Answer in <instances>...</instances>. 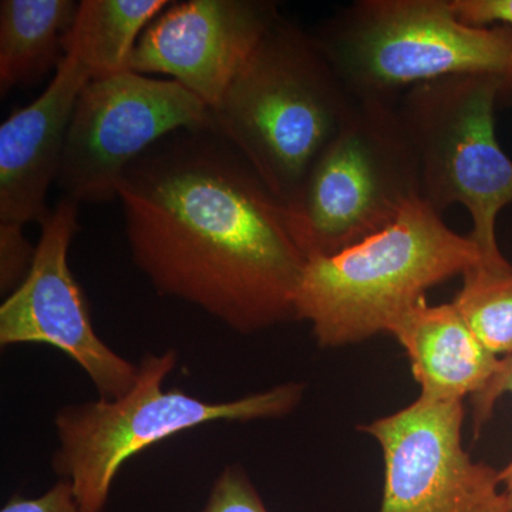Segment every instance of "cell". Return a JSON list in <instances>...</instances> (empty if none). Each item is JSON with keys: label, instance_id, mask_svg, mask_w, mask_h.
I'll use <instances>...</instances> for the list:
<instances>
[{"label": "cell", "instance_id": "cell-1", "mask_svg": "<svg viewBox=\"0 0 512 512\" xmlns=\"http://www.w3.org/2000/svg\"><path fill=\"white\" fill-rule=\"evenodd\" d=\"M134 264L173 296L239 333L295 319L306 259L291 215L215 130H181L119 184Z\"/></svg>", "mask_w": 512, "mask_h": 512}, {"label": "cell", "instance_id": "cell-2", "mask_svg": "<svg viewBox=\"0 0 512 512\" xmlns=\"http://www.w3.org/2000/svg\"><path fill=\"white\" fill-rule=\"evenodd\" d=\"M355 103L315 37L281 16L212 119L214 130L289 207Z\"/></svg>", "mask_w": 512, "mask_h": 512}, {"label": "cell", "instance_id": "cell-3", "mask_svg": "<svg viewBox=\"0 0 512 512\" xmlns=\"http://www.w3.org/2000/svg\"><path fill=\"white\" fill-rule=\"evenodd\" d=\"M480 261L470 237L414 198L389 227L336 254L306 261L295 319L311 323L323 348L390 333L433 286Z\"/></svg>", "mask_w": 512, "mask_h": 512}, {"label": "cell", "instance_id": "cell-4", "mask_svg": "<svg viewBox=\"0 0 512 512\" xmlns=\"http://www.w3.org/2000/svg\"><path fill=\"white\" fill-rule=\"evenodd\" d=\"M313 37L356 101L397 103L399 93L460 74L512 89L511 26L467 25L451 0H359Z\"/></svg>", "mask_w": 512, "mask_h": 512}, {"label": "cell", "instance_id": "cell-5", "mask_svg": "<svg viewBox=\"0 0 512 512\" xmlns=\"http://www.w3.org/2000/svg\"><path fill=\"white\" fill-rule=\"evenodd\" d=\"M177 362L174 350L147 355L138 363L136 383L120 399L72 404L56 414L53 468L72 483L82 512L103 511L121 466L146 448L215 421L279 419L303 396L302 384L288 383L231 402H205L181 389H163Z\"/></svg>", "mask_w": 512, "mask_h": 512}, {"label": "cell", "instance_id": "cell-6", "mask_svg": "<svg viewBox=\"0 0 512 512\" xmlns=\"http://www.w3.org/2000/svg\"><path fill=\"white\" fill-rule=\"evenodd\" d=\"M507 84L487 74H460L423 83L397 103L420 177V198L443 214L464 205L478 264L507 261L497 218L512 202V161L495 136V103Z\"/></svg>", "mask_w": 512, "mask_h": 512}, {"label": "cell", "instance_id": "cell-7", "mask_svg": "<svg viewBox=\"0 0 512 512\" xmlns=\"http://www.w3.org/2000/svg\"><path fill=\"white\" fill-rule=\"evenodd\" d=\"M397 103L356 101L286 207L306 259L372 237L420 197L419 168Z\"/></svg>", "mask_w": 512, "mask_h": 512}, {"label": "cell", "instance_id": "cell-8", "mask_svg": "<svg viewBox=\"0 0 512 512\" xmlns=\"http://www.w3.org/2000/svg\"><path fill=\"white\" fill-rule=\"evenodd\" d=\"M181 130H214V119L175 80L133 70L90 80L74 107L57 184L77 204L117 200L128 167Z\"/></svg>", "mask_w": 512, "mask_h": 512}, {"label": "cell", "instance_id": "cell-9", "mask_svg": "<svg viewBox=\"0 0 512 512\" xmlns=\"http://www.w3.org/2000/svg\"><path fill=\"white\" fill-rule=\"evenodd\" d=\"M463 421V402L420 396L360 427L383 451L379 512H511L500 471L464 450Z\"/></svg>", "mask_w": 512, "mask_h": 512}, {"label": "cell", "instance_id": "cell-10", "mask_svg": "<svg viewBox=\"0 0 512 512\" xmlns=\"http://www.w3.org/2000/svg\"><path fill=\"white\" fill-rule=\"evenodd\" d=\"M79 204L64 197L40 227L29 275L0 306V345L43 343L72 357L100 394L116 400L136 383L138 365L117 355L94 332L89 302L69 266L79 231Z\"/></svg>", "mask_w": 512, "mask_h": 512}, {"label": "cell", "instance_id": "cell-11", "mask_svg": "<svg viewBox=\"0 0 512 512\" xmlns=\"http://www.w3.org/2000/svg\"><path fill=\"white\" fill-rule=\"evenodd\" d=\"M279 18L268 0L171 2L138 39L130 70L165 74L212 110Z\"/></svg>", "mask_w": 512, "mask_h": 512}, {"label": "cell", "instance_id": "cell-12", "mask_svg": "<svg viewBox=\"0 0 512 512\" xmlns=\"http://www.w3.org/2000/svg\"><path fill=\"white\" fill-rule=\"evenodd\" d=\"M90 74L66 55L45 92L0 127V222L45 220L46 195L59 177L77 99Z\"/></svg>", "mask_w": 512, "mask_h": 512}, {"label": "cell", "instance_id": "cell-13", "mask_svg": "<svg viewBox=\"0 0 512 512\" xmlns=\"http://www.w3.org/2000/svg\"><path fill=\"white\" fill-rule=\"evenodd\" d=\"M390 335L409 356L420 396L429 399H473L500 366L501 357L485 348L453 302L431 306L424 299L397 322Z\"/></svg>", "mask_w": 512, "mask_h": 512}, {"label": "cell", "instance_id": "cell-14", "mask_svg": "<svg viewBox=\"0 0 512 512\" xmlns=\"http://www.w3.org/2000/svg\"><path fill=\"white\" fill-rule=\"evenodd\" d=\"M80 2L2 0L0 2V94L33 86L66 57L67 35Z\"/></svg>", "mask_w": 512, "mask_h": 512}, {"label": "cell", "instance_id": "cell-15", "mask_svg": "<svg viewBox=\"0 0 512 512\" xmlns=\"http://www.w3.org/2000/svg\"><path fill=\"white\" fill-rule=\"evenodd\" d=\"M170 3L168 0H83L67 35L66 55L79 60L92 80L128 72L138 39Z\"/></svg>", "mask_w": 512, "mask_h": 512}, {"label": "cell", "instance_id": "cell-16", "mask_svg": "<svg viewBox=\"0 0 512 512\" xmlns=\"http://www.w3.org/2000/svg\"><path fill=\"white\" fill-rule=\"evenodd\" d=\"M453 305L485 348L512 355V265L477 264L468 269Z\"/></svg>", "mask_w": 512, "mask_h": 512}, {"label": "cell", "instance_id": "cell-17", "mask_svg": "<svg viewBox=\"0 0 512 512\" xmlns=\"http://www.w3.org/2000/svg\"><path fill=\"white\" fill-rule=\"evenodd\" d=\"M36 247L23 234V225L0 222V291L10 295L25 281L35 261Z\"/></svg>", "mask_w": 512, "mask_h": 512}, {"label": "cell", "instance_id": "cell-18", "mask_svg": "<svg viewBox=\"0 0 512 512\" xmlns=\"http://www.w3.org/2000/svg\"><path fill=\"white\" fill-rule=\"evenodd\" d=\"M204 512H268L245 471L228 466L212 487Z\"/></svg>", "mask_w": 512, "mask_h": 512}, {"label": "cell", "instance_id": "cell-19", "mask_svg": "<svg viewBox=\"0 0 512 512\" xmlns=\"http://www.w3.org/2000/svg\"><path fill=\"white\" fill-rule=\"evenodd\" d=\"M0 512H82L72 483L69 480L59 481L39 498H23L13 495L8 504Z\"/></svg>", "mask_w": 512, "mask_h": 512}, {"label": "cell", "instance_id": "cell-20", "mask_svg": "<svg viewBox=\"0 0 512 512\" xmlns=\"http://www.w3.org/2000/svg\"><path fill=\"white\" fill-rule=\"evenodd\" d=\"M512 394V355L501 357L500 366L491 382L476 397L471 399L474 409V431L478 433L481 427L493 416L495 403L504 394Z\"/></svg>", "mask_w": 512, "mask_h": 512}, {"label": "cell", "instance_id": "cell-21", "mask_svg": "<svg viewBox=\"0 0 512 512\" xmlns=\"http://www.w3.org/2000/svg\"><path fill=\"white\" fill-rule=\"evenodd\" d=\"M461 22L485 26L500 22L512 28V0H451Z\"/></svg>", "mask_w": 512, "mask_h": 512}, {"label": "cell", "instance_id": "cell-22", "mask_svg": "<svg viewBox=\"0 0 512 512\" xmlns=\"http://www.w3.org/2000/svg\"><path fill=\"white\" fill-rule=\"evenodd\" d=\"M500 478L505 497H507L512 512V460L504 470L500 471Z\"/></svg>", "mask_w": 512, "mask_h": 512}]
</instances>
